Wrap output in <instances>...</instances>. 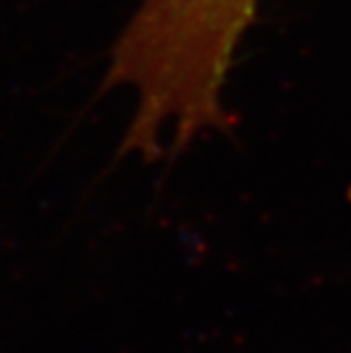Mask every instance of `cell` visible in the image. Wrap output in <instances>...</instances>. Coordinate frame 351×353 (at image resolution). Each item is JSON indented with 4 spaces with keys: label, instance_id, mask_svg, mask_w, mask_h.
<instances>
[{
    "label": "cell",
    "instance_id": "1",
    "mask_svg": "<svg viewBox=\"0 0 351 353\" xmlns=\"http://www.w3.org/2000/svg\"><path fill=\"white\" fill-rule=\"evenodd\" d=\"M257 9L259 0H142L104 81L106 89L127 87L136 95L125 154L157 161L208 132H231L222 91Z\"/></svg>",
    "mask_w": 351,
    "mask_h": 353
}]
</instances>
